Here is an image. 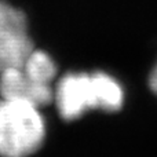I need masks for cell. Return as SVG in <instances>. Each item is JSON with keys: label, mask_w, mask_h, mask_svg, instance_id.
Returning a JSON list of instances; mask_svg holds the SVG:
<instances>
[{"label": "cell", "mask_w": 157, "mask_h": 157, "mask_svg": "<svg viewBox=\"0 0 157 157\" xmlns=\"http://www.w3.org/2000/svg\"><path fill=\"white\" fill-rule=\"evenodd\" d=\"M0 98L25 101L44 108L54 101V86L33 80L21 65L14 66L0 73Z\"/></svg>", "instance_id": "obj_4"}, {"label": "cell", "mask_w": 157, "mask_h": 157, "mask_svg": "<svg viewBox=\"0 0 157 157\" xmlns=\"http://www.w3.org/2000/svg\"><path fill=\"white\" fill-rule=\"evenodd\" d=\"M21 68L28 76H30L39 83L50 84V86L55 84L58 73L57 63L51 58V55L43 50L33 48L22 62Z\"/></svg>", "instance_id": "obj_5"}, {"label": "cell", "mask_w": 157, "mask_h": 157, "mask_svg": "<svg viewBox=\"0 0 157 157\" xmlns=\"http://www.w3.org/2000/svg\"><path fill=\"white\" fill-rule=\"evenodd\" d=\"M149 87L153 91V94L157 97V62H156L155 68L152 69V72H150V75H149Z\"/></svg>", "instance_id": "obj_6"}, {"label": "cell", "mask_w": 157, "mask_h": 157, "mask_svg": "<svg viewBox=\"0 0 157 157\" xmlns=\"http://www.w3.org/2000/svg\"><path fill=\"white\" fill-rule=\"evenodd\" d=\"M33 48L24 11L0 0V73L22 65Z\"/></svg>", "instance_id": "obj_3"}, {"label": "cell", "mask_w": 157, "mask_h": 157, "mask_svg": "<svg viewBox=\"0 0 157 157\" xmlns=\"http://www.w3.org/2000/svg\"><path fill=\"white\" fill-rule=\"evenodd\" d=\"M52 102L59 116L72 121L88 110H120L124 105V88L105 72H69L55 81Z\"/></svg>", "instance_id": "obj_1"}, {"label": "cell", "mask_w": 157, "mask_h": 157, "mask_svg": "<svg viewBox=\"0 0 157 157\" xmlns=\"http://www.w3.org/2000/svg\"><path fill=\"white\" fill-rule=\"evenodd\" d=\"M41 108L18 99L0 98V157H29L46 139Z\"/></svg>", "instance_id": "obj_2"}]
</instances>
